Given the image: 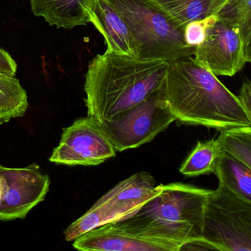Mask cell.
<instances>
[{
  "instance_id": "obj_7",
  "label": "cell",
  "mask_w": 251,
  "mask_h": 251,
  "mask_svg": "<svg viewBox=\"0 0 251 251\" xmlns=\"http://www.w3.org/2000/svg\"><path fill=\"white\" fill-rule=\"evenodd\" d=\"M176 121L159 91L108 121L99 123L115 148L123 152L153 140Z\"/></svg>"
},
{
  "instance_id": "obj_4",
  "label": "cell",
  "mask_w": 251,
  "mask_h": 251,
  "mask_svg": "<svg viewBox=\"0 0 251 251\" xmlns=\"http://www.w3.org/2000/svg\"><path fill=\"white\" fill-rule=\"evenodd\" d=\"M128 26L137 57L172 61L192 57L183 31L148 0H107Z\"/></svg>"
},
{
  "instance_id": "obj_21",
  "label": "cell",
  "mask_w": 251,
  "mask_h": 251,
  "mask_svg": "<svg viewBox=\"0 0 251 251\" xmlns=\"http://www.w3.org/2000/svg\"><path fill=\"white\" fill-rule=\"evenodd\" d=\"M17 69L18 66L12 56L6 50L0 48V73L15 77Z\"/></svg>"
},
{
  "instance_id": "obj_2",
  "label": "cell",
  "mask_w": 251,
  "mask_h": 251,
  "mask_svg": "<svg viewBox=\"0 0 251 251\" xmlns=\"http://www.w3.org/2000/svg\"><path fill=\"white\" fill-rule=\"evenodd\" d=\"M169 62L105 51L97 55L85 75L87 114L98 123L139 105L161 89Z\"/></svg>"
},
{
  "instance_id": "obj_20",
  "label": "cell",
  "mask_w": 251,
  "mask_h": 251,
  "mask_svg": "<svg viewBox=\"0 0 251 251\" xmlns=\"http://www.w3.org/2000/svg\"><path fill=\"white\" fill-rule=\"evenodd\" d=\"M218 20V16L211 15L202 20H195L186 25L183 30L186 43L195 48L205 39L207 31Z\"/></svg>"
},
{
  "instance_id": "obj_15",
  "label": "cell",
  "mask_w": 251,
  "mask_h": 251,
  "mask_svg": "<svg viewBox=\"0 0 251 251\" xmlns=\"http://www.w3.org/2000/svg\"><path fill=\"white\" fill-rule=\"evenodd\" d=\"M214 173L219 183L251 201V167L222 151Z\"/></svg>"
},
{
  "instance_id": "obj_10",
  "label": "cell",
  "mask_w": 251,
  "mask_h": 251,
  "mask_svg": "<svg viewBox=\"0 0 251 251\" xmlns=\"http://www.w3.org/2000/svg\"><path fill=\"white\" fill-rule=\"evenodd\" d=\"M194 59L216 76L233 77L251 62L242 33L218 18L202 43L195 47Z\"/></svg>"
},
{
  "instance_id": "obj_13",
  "label": "cell",
  "mask_w": 251,
  "mask_h": 251,
  "mask_svg": "<svg viewBox=\"0 0 251 251\" xmlns=\"http://www.w3.org/2000/svg\"><path fill=\"white\" fill-rule=\"evenodd\" d=\"M32 12L50 26L71 30L89 23L92 0H29Z\"/></svg>"
},
{
  "instance_id": "obj_3",
  "label": "cell",
  "mask_w": 251,
  "mask_h": 251,
  "mask_svg": "<svg viewBox=\"0 0 251 251\" xmlns=\"http://www.w3.org/2000/svg\"><path fill=\"white\" fill-rule=\"evenodd\" d=\"M158 195L136 214L120 220L142 236L181 245L180 251L207 250L201 241L208 189L183 183L158 185Z\"/></svg>"
},
{
  "instance_id": "obj_8",
  "label": "cell",
  "mask_w": 251,
  "mask_h": 251,
  "mask_svg": "<svg viewBox=\"0 0 251 251\" xmlns=\"http://www.w3.org/2000/svg\"><path fill=\"white\" fill-rule=\"evenodd\" d=\"M49 175L36 163L13 168L0 164V220L24 219L45 200L50 190Z\"/></svg>"
},
{
  "instance_id": "obj_1",
  "label": "cell",
  "mask_w": 251,
  "mask_h": 251,
  "mask_svg": "<svg viewBox=\"0 0 251 251\" xmlns=\"http://www.w3.org/2000/svg\"><path fill=\"white\" fill-rule=\"evenodd\" d=\"M159 92L183 124L220 130L251 127V116L238 97L192 56L169 63Z\"/></svg>"
},
{
  "instance_id": "obj_19",
  "label": "cell",
  "mask_w": 251,
  "mask_h": 251,
  "mask_svg": "<svg viewBox=\"0 0 251 251\" xmlns=\"http://www.w3.org/2000/svg\"><path fill=\"white\" fill-rule=\"evenodd\" d=\"M217 139L222 151L251 167V127L221 130Z\"/></svg>"
},
{
  "instance_id": "obj_18",
  "label": "cell",
  "mask_w": 251,
  "mask_h": 251,
  "mask_svg": "<svg viewBox=\"0 0 251 251\" xmlns=\"http://www.w3.org/2000/svg\"><path fill=\"white\" fill-rule=\"evenodd\" d=\"M217 16L220 20L240 30L245 47L251 52V0H228Z\"/></svg>"
},
{
  "instance_id": "obj_22",
  "label": "cell",
  "mask_w": 251,
  "mask_h": 251,
  "mask_svg": "<svg viewBox=\"0 0 251 251\" xmlns=\"http://www.w3.org/2000/svg\"><path fill=\"white\" fill-rule=\"evenodd\" d=\"M237 97L247 113L251 116V83L250 80L244 82L240 93Z\"/></svg>"
},
{
  "instance_id": "obj_14",
  "label": "cell",
  "mask_w": 251,
  "mask_h": 251,
  "mask_svg": "<svg viewBox=\"0 0 251 251\" xmlns=\"http://www.w3.org/2000/svg\"><path fill=\"white\" fill-rule=\"evenodd\" d=\"M179 28L195 20L215 15L228 0H148Z\"/></svg>"
},
{
  "instance_id": "obj_6",
  "label": "cell",
  "mask_w": 251,
  "mask_h": 251,
  "mask_svg": "<svg viewBox=\"0 0 251 251\" xmlns=\"http://www.w3.org/2000/svg\"><path fill=\"white\" fill-rule=\"evenodd\" d=\"M158 192L155 178L148 172H139L122 180L67 227L66 241L72 242L92 229L132 217Z\"/></svg>"
},
{
  "instance_id": "obj_17",
  "label": "cell",
  "mask_w": 251,
  "mask_h": 251,
  "mask_svg": "<svg viewBox=\"0 0 251 251\" xmlns=\"http://www.w3.org/2000/svg\"><path fill=\"white\" fill-rule=\"evenodd\" d=\"M222 152L218 139L198 142L180 168V173L188 177L214 173L219 155Z\"/></svg>"
},
{
  "instance_id": "obj_16",
  "label": "cell",
  "mask_w": 251,
  "mask_h": 251,
  "mask_svg": "<svg viewBox=\"0 0 251 251\" xmlns=\"http://www.w3.org/2000/svg\"><path fill=\"white\" fill-rule=\"evenodd\" d=\"M28 106L27 92L19 79L0 73V125L23 117Z\"/></svg>"
},
{
  "instance_id": "obj_9",
  "label": "cell",
  "mask_w": 251,
  "mask_h": 251,
  "mask_svg": "<svg viewBox=\"0 0 251 251\" xmlns=\"http://www.w3.org/2000/svg\"><path fill=\"white\" fill-rule=\"evenodd\" d=\"M116 155L115 148L99 123L87 116L63 129L50 161L62 165L97 166Z\"/></svg>"
},
{
  "instance_id": "obj_5",
  "label": "cell",
  "mask_w": 251,
  "mask_h": 251,
  "mask_svg": "<svg viewBox=\"0 0 251 251\" xmlns=\"http://www.w3.org/2000/svg\"><path fill=\"white\" fill-rule=\"evenodd\" d=\"M201 241L208 250L251 251V201L219 183L207 198Z\"/></svg>"
},
{
  "instance_id": "obj_12",
  "label": "cell",
  "mask_w": 251,
  "mask_h": 251,
  "mask_svg": "<svg viewBox=\"0 0 251 251\" xmlns=\"http://www.w3.org/2000/svg\"><path fill=\"white\" fill-rule=\"evenodd\" d=\"M89 17V23L105 39L106 51L137 57L136 45L128 26L107 0H92Z\"/></svg>"
},
{
  "instance_id": "obj_11",
  "label": "cell",
  "mask_w": 251,
  "mask_h": 251,
  "mask_svg": "<svg viewBox=\"0 0 251 251\" xmlns=\"http://www.w3.org/2000/svg\"><path fill=\"white\" fill-rule=\"evenodd\" d=\"M73 247L82 251H180L181 245L142 236L120 221L107 223L75 239Z\"/></svg>"
}]
</instances>
